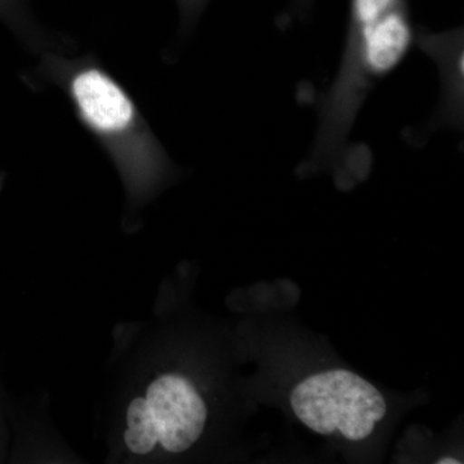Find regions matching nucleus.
Instances as JSON below:
<instances>
[{
    "instance_id": "obj_1",
    "label": "nucleus",
    "mask_w": 464,
    "mask_h": 464,
    "mask_svg": "<svg viewBox=\"0 0 464 464\" xmlns=\"http://www.w3.org/2000/svg\"><path fill=\"white\" fill-rule=\"evenodd\" d=\"M415 32L408 0H350L340 69L320 97L314 161L344 152L366 97L408 56Z\"/></svg>"
},
{
    "instance_id": "obj_2",
    "label": "nucleus",
    "mask_w": 464,
    "mask_h": 464,
    "mask_svg": "<svg viewBox=\"0 0 464 464\" xmlns=\"http://www.w3.org/2000/svg\"><path fill=\"white\" fill-rule=\"evenodd\" d=\"M39 72L63 93L79 121L134 183L150 182L168 164L166 149L121 84L92 54H41Z\"/></svg>"
},
{
    "instance_id": "obj_3",
    "label": "nucleus",
    "mask_w": 464,
    "mask_h": 464,
    "mask_svg": "<svg viewBox=\"0 0 464 464\" xmlns=\"http://www.w3.org/2000/svg\"><path fill=\"white\" fill-rule=\"evenodd\" d=\"M295 417L322 436L340 433L350 441L371 438L387 414V402L371 382L347 369L319 372L290 393Z\"/></svg>"
},
{
    "instance_id": "obj_4",
    "label": "nucleus",
    "mask_w": 464,
    "mask_h": 464,
    "mask_svg": "<svg viewBox=\"0 0 464 464\" xmlns=\"http://www.w3.org/2000/svg\"><path fill=\"white\" fill-rule=\"evenodd\" d=\"M208 420L206 401L182 374L168 373L151 382L145 398H136L127 409L124 442L137 456H148L160 445L179 454L197 444Z\"/></svg>"
},
{
    "instance_id": "obj_5",
    "label": "nucleus",
    "mask_w": 464,
    "mask_h": 464,
    "mask_svg": "<svg viewBox=\"0 0 464 464\" xmlns=\"http://www.w3.org/2000/svg\"><path fill=\"white\" fill-rule=\"evenodd\" d=\"M463 27L433 33L420 27L415 32L414 44L435 61L441 78V97L431 127L462 130L463 125Z\"/></svg>"
},
{
    "instance_id": "obj_6",
    "label": "nucleus",
    "mask_w": 464,
    "mask_h": 464,
    "mask_svg": "<svg viewBox=\"0 0 464 464\" xmlns=\"http://www.w3.org/2000/svg\"><path fill=\"white\" fill-rule=\"evenodd\" d=\"M0 21L16 34L27 48L42 54L48 51L63 52L70 47L63 35H57L38 20L25 0H0Z\"/></svg>"
},
{
    "instance_id": "obj_7",
    "label": "nucleus",
    "mask_w": 464,
    "mask_h": 464,
    "mask_svg": "<svg viewBox=\"0 0 464 464\" xmlns=\"http://www.w3.org/2000/svg\"><path fill=\"white\" fill-rule=\"evenodd\" d=\"M176 3L179 12L181 32L188 33L199 23L210 0H176Z\"/></svg>"
},
{
    "instance_id": "obj_8",
    "label": "nucleus",
    "mask_w": 464,
    "mask_h": 464,
    "mask_svg": "<svg viewBox=\"0 0 464 464\" xmlns=\"http://www.w3.org/2000/svg\"><path fill=\"white\" fill-rule=\"evenodd\" d=\"M314 3H315V0H290L293 14H295L297 16L304 17L313 7Z\"/></svg>"
},
{
    "instance_id": "obj_9",
    "label": "nucleus",
    "mask_w": 464,
    "mask_h": 464,
    "mask_svg": "<svg viewBox=\"0 0 464 464\" xmlns=\"http://www.w3.org/2000/svg\"><path fill=\"white\" fill-rule=\"evenodd\" d=\"M438 463H440V464H451V463L458 464L460 462L458 459H454V458L447 457V458H442V459H439Z\"/></svg>"
},
{
    "instance_id": "obj_10",
    "label": "nucleus",
    "mask_w": 464,
    "mask_h": 464,
    "mask_svg": "<svg viewBox=\"0 0 464 464\" xmlns=\"http://www.w3.org/2000/svg\"><path fill=\"white\" fill-rule=\"evenodd\" d=\"M25 2H26V0H25Z\"/></svg>"
}]
</instances>
